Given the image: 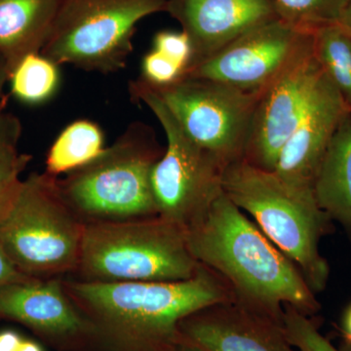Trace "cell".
<instances>
[{
	"instance_id": "obj_1",
	"label": "cell",
	"mask_w": 351,
	"mask_h": 351,
	"mask_svg": "<svg viewBox=\"0 0 351 351\" xmlns=\"http://www.w3.org/2000/svg\"><path fill=\"white\" fill-rule=\"evenodd\" d=\"M189 251L219 274L239 304L283 327V306L313 313L318 302L292 261L254 225L223 189L184 228Z\"/></svg>"
},
{
	"instance_id": "obj_2",
	"label": "cell",
	"mask_w": 351,
	"mask_h": 351,
	"mask_svg": "<svg viewBox=\"0 0 351 351\" xmlns=\"http://www.w3.org/2000/svg\"><path fill=\"white\" fill-rule=\"evenodd\" d=\"M64 284L95 332L128 351H154L177 341L182 320L234 300L225 284L202 265L195 276L182 281Z\"/></svg>"
},
{
	"instance_id": "obj_3",
	"label": "cell",
	"mask_w": 351,
	"mask_h": 351,
	"mask_svg": "<svg viewBox=\"0 0 351 351\" xmlns=\"http://www.w3.org/2000/svg\"><path fill=\"white\" fill-rule=\"evenodd\" d=\"M163 152L151 126L133 122L100 156L58 180L60 189L84 223L158 216L152 173Z\"/></svg>"
},
{
	"instance_id": "obj_4",
	"label": "cell",
	"mask_w": 351,
	"mask_h": 351,
	"mask_svg": "<svg viewBox=\"0 0 351 351\" xmlns=\"http://www.w3.org/2000/svg\"><path fill=\"white\" fill-rule=\"evenodd\" d=\"M59 178L32 174L0 209V246L21 272L54 278L75 272L84 223L62 193Z\"/></svg>"
},
{
	"instance_id": "obj_5",
	"label": "cell",
	"mask_w": 351,
	"mask_h": 351,
	"mask_svg": "<svg viewBox=\"0 0 351 351\" xmlns=\"http://www.w3.org/2000/svg\"><path fill=\"white\" fill-rule=\"evenodd\" d=\"M199 267L184 228L156 216L84 223L75 272L92 282L182 281Z\"/></svg>"
},
{
	"instance_id": "obj_6",
	"label": "cell",
	"mask_w": 351,
	"mask_h": 351,
	"mask_svg": "<svg viewBox=\"0 0 351 351\" xmlns=\"http://www.w3.org/2000/svg\"><path fill=\"white\" fill-rule=\"evenodd\" d=\"M221 189L297 265L313 293L326 287L329 265L320 255L318 242L328 216L315 200L298 195L272 171L244 158L223 171Z\"/></svg>"
},
{
	"instance_id": "obj_7",
	"label": "cell",
	"mask_w": 351,
	"mask_h": 351,
	"mask_svg": "<svg viewBox=\"0 0 351 351\" xmlns=\"http://www.w3.org/2000/svg\"><path fill=\"white\" fill-rule=\"evenodd\" d=\"M168 0H64L41 54L58 66L117 73L133 51L137 25Z\"/></svg>"
},
{
	"instance_id": "obj_8",
	"label": "cell",
	"mask_w": 351,
	"mask_h": 351,
	"mask_svg": "<svg viewBox=\"0 0 351 351\" xmlns=\"http://www.w3.org/2000/svg\"><path fill=\"white\" fill-rule=\"evenodd\" d=\"M132 101L147 106L167 138L152 173L158 217L186 228L221 189L226 168L182 130L156 90L138 78L129 84Z\"/></svg>"
},
{
	"instance_id": "obj_9",
	"label": "cell",
	"mask_w": 351,
	"mask_h": 351,
	"mask_svg": "<svg viewBox=\"0 0 351 351\" xmlns=\"http://www.w3.org/2000/svg\"><path fill=\"white\" fill-rule=\"evenodd\" d=\"M182 130L223 167L246 154L254 117L263 94L182 76L165 87H154Z\"/></svg>"
},
{
	"instance_id": "obj_10",
	"label": "cell",
	"mask_w": 351,
	"mask_h": 351,
	"mask_svg": "<svg viewBox=\"0 0 351 351\" xmlns=\"http://www.w3.org/2000/svg\"><path fill=\"white\" fill-rule=\"evenodd\" d=\"M313 32L276 18L254 27L211 56L191 64L184 76L263 93L313 44Z\"/></svg>"
},
{
	"instance_id": "obj_11",
	"label": "cell",
	"mask_w": 351,
	"mask_h": 351,
	"mask_svg": "<svg viewBox=\"0 0 351 351\" xmlns=\"http://www.w3.org/2000/svg\"><path fill=\"white\" fill-rule=\"evenodd\" d=\"M324 73L311 47L263 94L244 159L274 171L280 152L311 106Z\"/></svg>"
},
{
	"instance_id": "obj_12",
	"label": "cell",
	"mask_w": 351,
	"mask_h": 351,
	"mask_svg": "<svg viewBox=\"0 0 351 351\" xmlns=\"http://www.w3.org/2000/svg\"><path fill=\"white\" fill-rule=\"evenodd\" d=\"M348 112L338 90L324 73L311 106L284 145L272 171L298 195L315 200L313 184L318 168L335 132Z\"/></svg>"
},
{
	"instance_id": "obj_13",
	"label": "cell",
	"mask_w": 351,
	"mask_h": 351,
	"mask_svg": "<svg viewBox=\"0 0 351 351\" xmlns=\"http://www.w3.org/2000/svg\"><path fill=\"white\" fill-rule=\"evenodd\" d=\"M179 332L206 351H300L282 326L235 300L189 316L180 323Z\"/></svg>"
},
{
	"instance_id": "obj_14",
	"label": "cell",
	"mask_w": 351,
	"mask_h": 351,
	"mask_svg": "<svg viewBox=\"0 0 351 351\" xmlns=\"http://www.w3.org/2000/svg\"><path fill=\"white\" fill-rule=\"evenodd\" d=\"M166 11L179 21L191 39L189 66L278 18L272 0H168Z\"/></svg>"
},
{
	"instance_id": "obj_15",
	"label": "cell",
	"mask_w": 351,
	"mask_h": 351,
	"mask_svg": "<svg viewBox=\"0 0 351 351\" xmlns=\"http://www.w3.org/2000/svg\"><path fill=\"white\" fill-rule=\"evenodd\" d=\"M0 317L53 338L95 332L61 279L31 278L0 286Z\"/></svg>"
},
{
	"instance_id": "obj_16",
	"label": "cell",
	"mask_w": 351,
	"mask_h": 351,
	"mask_svg": "<svg viewBox=\"0 0 351 351\" xmlns=\"http://www.w3.org/2000/svg\"><path fill=\"white\" fill-rule=\"evenodd\" d=\"M63 1L0 0V54L9 73L27 55L41 52Z\"/></svg>"
},
{
	"instance_id": "obj_17",
	"label": "cell",
	"mask_w": 351,
	"mask_h": 351,
	"mask_svg": "<svg viewBox=\"0 0 351 351\" xmlns=\"http://www.w3.org/2000/svg\"><path fill=\"white\" fill-rule=\"evenodd\" d=\"M320 209L351 232V112L341 120L313 184Z\"/></svg>"
},
{
	"instance_id": "obj_18",
	"label": "cell",
	"mask_w": 351,
	"mask_h": 351,
	"mask_svg": "<svg viewBox=\"0 0 351 351\" xmlns=\"http://www.w3.org/2000/svg\"><path fill=\"white\" fill-rule=\"evenodd\" d=\"M105 149V135L98 123L75 120L64 127L51 145L45 173L55 178L69 174L95 160Z\"/></svg>"
},
{
	"instance_id": "obj_19",
	"label": "cell",
	"mask_w": 351,
	"mask_h": 351,
	"mask_svg": "<svg viewBox=\"0 0 351 351\" xmlns=\"http://www.w3.org/2000/svg\"><path fill=\"white\" fill-rule=\"evenodd\" d=\"M313 51L321 69L351 112V34L335 23L313 32Z\"/></svg>"
},
{
	"instance_id": "obj_20",
	"label": "cell",
	"mask_w": 351,
	"mask_h": 351,
	"mask_svg": "<svg viewBox=\"0 0 351 351\" xmlns=\"http://www.w3.org/2000/svg\"><path fill=\"white\" fill-rule=\"evenodd\" d=\"M59 66L41 53L29 54L9 75L11 92L27 105H40L56 95L61 82Z\"/></svg>"
},
{
	"instance_id": "obj_21",
	"label": "cell",
	"mask_w": 351,
	"mask_h": 351,
	"mask_svg": "<svg viewBox=\"0 0 351 351\" xmlns=\"http://www.w3.org/2000/svg\"><path fill=\"white\" fill-rule=\"evenodd\" d=\"M348 0H272L277 17L304 31L338 23Z\"/></svg>"
},
{
	"instance_id": "obj_22",
	"label": "cell",
	"mask_w": 351,
	"mask_h": 351,
	"mask_svg": "<svg viewBox=\"0 0 351 351\" xmlns=\"http://www.w3.org/2000/svg\"><path fill=\"white\" fill-rule=\"evenodd\" d=\"M21 135L20 122L0 130V209L21 181L20 175L32 156L17 149Z\"/></svg>"
},
{
	"instance_id": "obj_23",
	"label": "cell",
	"mask_w": 351,
	"mask_h": 351,
	"mask_svg": "<svg viewBox=\"0 0 351 351\" xmlns=\"http://www.w3.org/2000/svg\"><path fill=\"white\" fill-rule=\"evenodd\" d=\"M283 331L286 338L300 351H341L318 332L306 314L295 307H284Z\"/></svg>"
},
{
	"instance_id": "obj_24",
	"label": "cell",
	"mask_w": 351,
	"mask_h": 351,
	"mask_svg": "<svg viewBox=\"0 0 351 351\" xmlns=\"http://www.w3.org/2000/svg\"><path fill=\"white\" fill-rule=\"evenodd\" d=\"M184 71L181 64L152 49L143 58L141 80L151 86L165 87L181 80Z\"/></svg>"
},
{
	"instance_id": "obj_25",
	"label": "cell",
	"mask_w": 351,
	"mask_h": 351,
	"mask_svg": "<svg viewBox=\"0 0 351 351\" xmlns=\"http://www.w3.org/2000/svg\"><path fill=\"white\" fill-rule=\"evenodd\" d=\"M152 49L170 58L184 69L189 68L193 59L191 39L184 32L161 31L154 36Z\"/></svg>"
},
{
	"instance_id": "obj_26",
	"label": "cell",
	"mask_w": 351,
	"mask_h": 351,
	"mask_svg": "<svg viewBox=\"0 0 351 351\" xmlns=\"http://www.w3.org/2000/svg\"><path fill=\"white\" fill-rule=\"evenodd\" d=\"M27 278H31V276L21 272L0 246V286Z\"/></svg>"
},
{
	"instance_id": "obj_27",
	"label": "cell",
	"mask_w": 351,
	"mask_h": 351,
	"mask_svg": "<svg viewBox=\"0 0 351 351\" xmlns=\"http://www.w3.org/2000/svg\"><path fill=\"white\" fill-rule=\"evenodd\" d=\"M9 75L10 73H9L8 66H7L4 58L0 54V130L12 125L13 123L18 121V119L12 115L3 112V89L4 85L9 80Z\"/></svg>"
},
{
	"instance_id": "obj_28",
	"label": "cell",
	"mask_w": 351,
	"mask_h": 351,
	"mask_svg": "<svg viewBox=\"0 0 351 351\" xmlns=\"http://www.w3.org/2000/svg\"><path fill=\"white\" fill-rule=\"evenodd\" d=\"M24 337L13 330L0 331V351H17Z\"/></svg>"
},
{
	"instance_id": "obj_29",
	"label": "cell",
	"mask_w": 351,
	"mask_h": 351,
	"mask_svg": "<svg viewBox=\"0 0 351 351\" xmlns=\"http://www.w3.org/2000/svg\"><path fill=\"white\" fill-rule=\"evenodd\" d=\"M154 351H206L199 346L193 345V343H189L180 337L177 341H172V343H168L159 348L158 350Z\"/></svg>"
},
{
	"instance_id": "obj_30",
	"label": "cell",
	"mask_w": 351,
	"mask_h": 351,
	"mask_svg": "<svg viewBox=\"0 0 351 351\" xmlns=\"http://www.w3.org/2000/svg\"><path fill=\"white\" fill-rule=\"evenodd\" d=\"M337 24L351 34V0H348V3L346 4Z\"/></svg>"
},
{
	"instance_id": "obj_31",
	"label": "cell",
	"mask_w": 351,
	"mask_h": 351,
	"mask_svg": "<svg viewBox=\"0 0 351 351\" xmlns=\"http://www.w3.org/2000/svg\"><path fill=\"white\" fill-rule=\"evenodd\" d=\"M17 351H44L43 346L39 345V343H36L34 341H32V339H23V341H21L19 348H18Z\"/></svg>"
},
{
	"instance_id": "obj_32",
	"label": "cell",
	"mask_w": 351,
	"mask_h": 351,
	"mask_svg": "<svg viewBox=\"0 0 351 351\" xmlns=\"http://www.w3.org/2000/svg\"><path fill=\"white\" fill-rule=\"evenodd\" d=\"M343 332H345L346 338L351 343V306L346 311L343 318Z\"/></svg>"
}]
</instances>
